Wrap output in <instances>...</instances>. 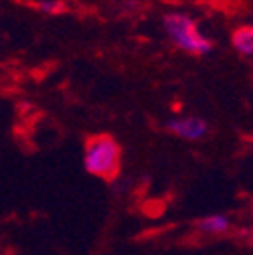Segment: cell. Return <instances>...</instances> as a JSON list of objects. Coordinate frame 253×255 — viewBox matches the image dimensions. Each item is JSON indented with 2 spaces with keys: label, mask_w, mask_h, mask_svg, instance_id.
<instances>
[{
  "label": "cell",
  "mask_w": 253,
  "mask_h": 255,
  "mask_svg": "<svg viewBox=\"0 0 253 255\" xmlns=\"http://www.w3.org/2000/svg\"><path fill=\"white\" fill-rule=\"evenodd\" d=\"M120 162H122V150L112 136L98 134L87 138L83 166L89 174L114 180L120 174Z\"/></svg>",
  "instance_id": "obj_1"
},
{
  "label": "cell",
  "mask_w": 253,
  "mask_h": 255,
  "mask_svg": "<svg viewBox=\"0 0 253 255\" xmlns=\"http://www.w3.org/2000/svg\"><path fill=\"white\" fill-rule=\"evenodd\" d=\"M164 30L168 39L182 51L191 55H207L213 49L211 39H207L197 22L182 12H170L164 16Z\"/></svg>",
  "instance_id": "obj_2"
},
{
  "label": "cell",
  "mask_w": 253,
  "mask_h": 255,
  "mask_svg": "<svg viewBox=\"0 0 253 255\" xmlns=\"http://www.w3.org/2000/svg\"><path fill=\"white\" fill-rule=\"evenodd\" d=\"M166 130H170L172 134L184 138V140H201L207 136L209 126L205 120L201 118H182V120H170L166 122Z\"/></svg>",
  "instance_id": "obj_3"
},
{
  "label": "cell",
  "mask_w": 253,
  "mask_h": 255,
  "mask_svg": "<svg viewBox=\"0 0 253 255\" xmlns=\"http://www.w3.org/2000/svg\"><path fill=\"white\" fill-rule=\"evenodd\" d=\"M233 47L241 57H251L253 55V28L249 24L239 26L233 33Z\"/></svg>",
  "instance_id": "obj_4"
},
{
  "label": "cell",
  "mask_w": 253,
  "mask_h": 255,
  "mask_svg": "<svg viewBox=\"0 0 253 255\" xmlns=\"http://www.w3.org/2000/svg\"><path fill=\"white\" fill-rule=\"evenodd\" d=\"M229 225H231V221L225 215H211V217L197 221V227L205 233H223L229 229Z\"/></svg>",
  "instance_id": "obj_5"
},
{
  "label": "cell",
  "mask_w": 253,
  "mask_h": 255,
  "mask_svg": "<svg viewBox=\"0 0 253 255\" xmlns=\"http://www.w3.org/2000/svg\"><path fill=\"white\" fill-rule=\"evenodd\" d=\"M59 8H61V4H59V2H43V4H41V10L51 12V14H55Z\"/></svg>",
  "instance_id": "obj_6"
}]
</instances>
